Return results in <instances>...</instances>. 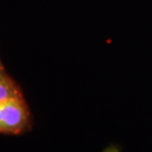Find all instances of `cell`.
<instances>
[{"mask_svg": "<svg viewBox=\"0 0 152 152\" xmlns=\"http://www.w3.org/2000/svg\"><path fill=\"white\" fill-rule=\"evenodd\" d=\"M33 127V117L24 95L0 102V134H23Z\"/></svg>", "mask_w": 152, "mask_h": 152, "instance_id": "obj_1", "label": "cell"}, {"mask_svg": "<svg viewBox=\"0 0 152 152\" xmlns=\"http://www.w3.org/2000/svg\"><path fill=\"white\" fill-rule=\"evenodd\" d=\"M23 95L20 86L5 71L0 72V102Z\"/></svg>", "mask_w": 152, "mask_h": 152, "instance_id": "obj_2", "label": "cell"}, {"mask_svg": "<svg viewBox=\"0 0 152 152\" xmlns=\"http://www.w3.org/2000/svg\"><path fill=\"white\" fill-rule=\"evenodd\" d=\"M1 71H5V69H4V66H3V64L1 62V60H0V72H1Z\"/></svg>", "mask_w": 152, "mask_h": 152, "instance_id": "obj_3", "label": "cell"}]
</instances>
